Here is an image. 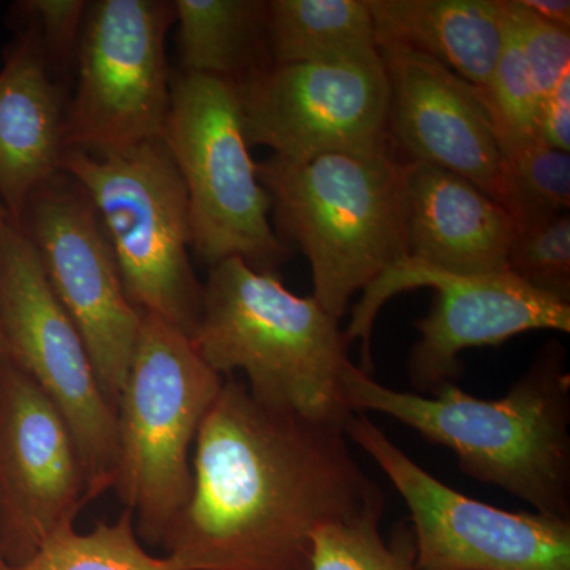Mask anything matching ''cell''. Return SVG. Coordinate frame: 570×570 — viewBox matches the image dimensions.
<instances>
[{"instance_id": "6da1fadb", "label": "cell", "mask_w": 570, "mask_h": 570, "mask_svg": "<svg viewBox=\"0 0 570 570\" xmlns=\"http://www.w3.org/2000/svg\"><path fill=\"white\" fill-rule=\"evenodd\" d=\"M193 472L163 547L179 570H311L318 528L384 515L343 423L266 406L234 376L198 430Z\"/></svg>"}, {"instance_id": "7a4b0ae2", "label": "cell", "mask_w": 570, "mask_h": 570, "mask_svg": "<svg viewBox=\"0 0 570 570\" xmlns=\"http://www.w3.org/2000/svg\"><path fill=\"white\" fill-rule=\"evenodd\" d=\"M344 397L354 412H379L459 456L471 479L523 499L538 513L570 520V374L566 348L550 341L498 400L456 384L433 395L379 384L348 363Z\"/></svg>"}, {"instance_id": "3957f363", "label": "cell", "mask_w": 570, "mask_h": 570, "mask_svg": "<svg viewBox=\"0 0 570 570\" xmlns=\"http://www.w3.org/2000/svg\"><path fill=\"white\" fill-rule=\"evenodd\" d=\"M190 340L220 376L245 371L247 389L266 406L343 425L354 414L344 397L351 360L340 321L314 296L292 294L276 273L239 257L209 266Z\"/></svg>"}, {"instance_id": "277c9868", "label": "cell", "mask_w": 570, "mask_h": 570, "mask_svg": "<svg viewBox=\"0 0 570 570\" xmlns=\"http://www.w3.org/2000/svg\"><path fill=\"white\" fill-rule=\"evenodd\" d=\"M404 164L393 149L257 163L277 238L306 255L313 296L337 321L356 292L407 258Z\"/></svg>"}, {"instance_id": "5b68a950", "label": "cell", "mask_w": 570, "mask_h": 570, "mask_svg": "<svg viewBox=\"0 0 570 570\" xmlns=\"http://www.w3.org/2000/svg\"><path fill=\"white\" fill-rule=\"evenodd\" d=\"M225 377L206 365L193 340L142 313L129 376L118 404L115 485L132 510L138 539L163 549L189 504V453Z\"/></svg>"}, {"instance_id": "8992f818", "label": "cell", "mask_w": 570, "mask_h": 570, "mask_svg": "<svg viewBox=\"0 0 570 570\" xmlns=\"http://www.w3.org/2000/svg\"><path fill=\"white\" fill-rule=\"evenodd\" d=\"M59 168L96 208L132 305L193 337L204 284L190 262L186 186L163 138L104 154L66 149Z\"/></svg>"}, {"instance_id": "52a82bcc", "label": "cell", "mask_w": 570, "mask_h": 570, "mask_svg": "<svg viewBox=\"0 0 570 570\" xmlns=\"http://www.w3.org/2000/svg\"><path fill=\"white\" fill-rule=\"evenodd\" d=\"M160 138L186 186L195 254L209 266L239 257L276 273L291 253L272 225V198L249 153L235 86L171 71Z\"/></svg>"}, {"instance_id": "ba28073f", "label": "cell", "mask_w": 570, "mask_h": 570, "mask_svg": "<svg viewBox=\"0 0 570 570\" xmlns=\"http://www.w3.org/2000/svg\"><path fill=\"white\" fill-rule=\"evenodd\" d=\"M0 337L11 362L61 411L94 501L115 485L118 415L85 341L52 292L39 253L20 225L0 232Z\"/></svg>"}, {"instance_id": "9c48e42d", "label": "cell", "mask_w": 570, "mask_h": 570, "mask_svg": "<svg viewBox=\"0 0 570 570\" xmlns=\"http://www.w3.org/2000/svg\"><path fill=\"white\" fill-rule=\"evenodd\" d=\"M174 24L171 0L89 2L63 148L104 154L163 137L171 89L165 41Z\"/></svg>"}, {"instance_id": "30bf717a", "label": "cell", "mask_w": 570, "mask_h": 570, "mask_svg": "<svg viewBox=\"0 0 570 570\" xmlns=\"http://www.w3.org/2000/svg\"><path fill=\"white\" fill-rule=\"evenodd\" d=\"M419 287L436 292L428 316L415 322L420 340L409 356V381L419 395L456 384L463 374L460 355L469 348L501 346L532 330L570 332V305L540 294L510 273L452 275L404 258L367 285L344 332L348 344L363 343L358 366L363 373L374 371L371 335L379 311L393 296Z\"/></svg>"}, {"instance_id": "8fae6325", "label": "cell", "mask_w": 570, "mask_h": 570, "mask_svg": "<svg viewBox=\"0 0 570 570\" xmlns=\"http://www.w3.org/2000/svg\"><path fill=\"white\" fill-rule=\"evenodd\" d=\"M344 433L406 502L417 570H570L569 519L508 512L450 489L365 412H354Z\"/></svg>"}, {"instance_id": "7c38bea8", "label": "cell", "mask_w": 570, "mask_h": 570, "mask_svg": "<svg viewBox=\"0 0 570 570\" xmlns=\"http://www.w3.org/2000/svg\"><path fill=\"white\" fill-rule=\"evenodd\" d=\"M20 227L36 246L48 283L80 332L105 395L116 407L142 313L126 294L96 208L80 184L59 170L32 195Z\"/></svg>"}, {"instance_id": "4fadbf2b", "label": "cell", "mask_w": 570, "mask_h": 570, "mask_svg": "<svg viewBox=\"0 0 570 570\" xmlns=\"http://www.w3.org/2000/svg\"><path fill=\"white\" fill-rule=\"evenodd\" d=\"M234 86L247 142L266 146L277 159L303 163L324 154L366 156L393 149L381 58L273 63Z\"/></svg>"}, {"instance_id": "5bb4252c", "label": "cell", "mask_w": 570, "mask_h": 570, "mask_svg": "<svg viewBox=\"0 0 570 570\" xmlns=\"http://www.w3.org/2000/svg\"><path fill=\"white\" fill-rule=\"evenodd\" d=\"M89 499L69 425L50 396L6 356L0 363V553L18 566L71 530Z\"/></svg>"}, {"instance_id": "9a60e30c", "label": "cell", "mask_w": 570, "mask_h": 570, "mask_svg": "<svg viewBox=\"0 0 570 570\" xmlns=\"http://www.w3.org/2000/svg\"><path fill=\"white\" fill-rule=\"evenodd\" d=\"M389 82V140L407 163L463 176L499 200L501 151L482 89L400 45H379ZM499 204V202H498Z\"/></svg>"}, {"instance_id": "2e32d148", "label": "cell", "mask_w": 570, "mask_h": 570, "mask_svg": "<svg viewBox=\"0 0 570 570\" xmlns=\"http://www.w3.org/2000/svg\"><path fill=\"white\" fill-rule=\"evenodd\" d=\"M407 261L452 275H504L512 216L463 176L423 163L404 164Z\"/></svg>"}, {"instance_id": "e0dca14e", "label": "cell", "mask_w": 570, "mask_h": 570, "mask_svg": "<svg viewBox=\"0 0 570 570\" xmlns=\"http://www.w3.org/2000/svg\"><path fill=\"white\" fill-rule=\"evenodd\" d=\"M67 104L39 37L20 22L0 69V198L13 224L21 225L32 195L61 170Z\"/></svg>"}, {"instance_id": "ac0fdd59", "label": "cell", "mask_w": 570, "mask_h": 570, "mask_svg": "<svg viewBox=\"0 0 570 570\" xmlns=\"http://www.w3.org/2000/svg\"><path fill=\"white\" fill-rule=\"evenodd\" d=\"M379 45L430 56L485 89L504 39L502 0H366Z\"/></svg>"}, {"instance_id": "d6986e66", "label": "cell", "mask_w": 570, "mask_h": 570, "mask_svg": "<svg viewBox=\"0 0 570 570\" xmlns=\"http://www.w3.org/2000/svg\"><path fill=\"white\" fill-rule=\"evenodd\" d=\"M181 73L239 85L273 66L268 0H174Z\"/></svg>"}, {"instance_id": "ffe728a7", "label": "cell", "mask_w": 570, "mask_h": 570, "mask_svg": "<svg viewBox=\"0 0 570 570\" xmlns=\"http://www.w3.org/2000/svg\"><path fill=\"white\" fill-rule=\"evenodd\" d=\"M266 36L276 66L381 58L366 0H268Z\"/></svg>"}, {"instance_id": "44dd1931", "label": "cell", "mask_w": 570, "mask_h": 570, "mask_svg": "<svg viewBox=\"0 0 570 570\" xmlns=\"http://www.w3.org/2000/svg\"><path fill=\"white\" fill-rule=\"evenodd\" d=\"M499 205L521 224L569 213L570 156L539 138L502 140Z\"/></svg>"}, {"instance_id": "7402d4cb", "label": "cell", "mask_w": 570, "mask_h": 570, "mask_svg": "<svg viewBox=\"0 0 570 570\" xmlns=\"http://www.w3.org/2000/svg\"><path fill=\"white\" fill-rule=\"evenodd\" d=\"M2 570H179L167 557L142 549L135 530L132 510L126 509L115 523L100 521L88 534L75 528L59 532L28 561Z\"/></svg>"}, {"instance_id": "603a6c76", "label": "cell", "mask_w": 570, "mask_h": 570, "mask_svg": "<svg viewBox=\"0 0 570 570\" xmlns=\"http://www.w3.org/2000/svg\"><path fill=\"white\" fill-rule=\"evenodd\" d=\"M379 521L381 517H365L318 528L311 570H417L409 521H400L389 540L382 538Z\"/></svg>"}, {"instance_id": "cb8c5ba5", "label": "cell", "mask_w": 570, "mask_h": 570, "mask_svg": "<svg viewBox=\"0 0 570 570\" xmlns=\"http://www.w3.org/2000/svg\"><path fill=\"white\" fill-rule=\"evenodd\" d=\"M508 272L540 294L570 305L569 213L515 224Z\"/></svg>"}, {"instance_id": "d4e9b609", "label": "cell", "mask_w": 570, "mask_h": 570, "mask_svg": "<svg viewBox=\"0 0 570 570\" xmlns=\"http://www.w3.org/2000/svg\"><path fill=\"white\" fill-rule=\"evenodd\" d=\"M504 9V39L483 99L493 118L498 141L538 137L539 94L521 51L515 24Z\"/></svg>"}, {"instance_id": "484cf974", "label": "cell", "mask_w": 570, "mask_h": 570, "mask_svg": "<svg viewBox=\"0 0 570 570\" xmlns=\"http://www.w3.org/2000/svg\"><path fill=\"white\" fill-rule=\"evenodd\" d=\"M88 0H24L17 3L18 20L39 37L48 69L58 82L77 67Z\"/></svg>"}, {"instance_id": "4316f807", "label": "cell", "mask_w": 570, "mask_h": 570, "mask_svg": "<svg viewBox=\"0 0 570 570\" xmlns=\"http://www.w3.org/2000/svg\"><path fill=\"white\" fill-rule=\"evenodd\" d=\"M540 102L570 71V31L542 20L520 0H504Z\"/></svg>"}, {"instance_id": "83f0119b", "label": "cell", "mask_w": 570, "mask_h": 570, "mask_svg": "<svg viewBox=\"0 0 570 570\" xmlns=\"http://www.w3.org/2000/svg\"><path fill=\"white\" fill-rule=\"evenodd\" d=\"M538 137L558 151H570V71L539 105Z\"/></svg>"}, {"instance_id": "f1b7e54d", "label": "cell", "mask_w": 570, "mask_h": 570, "mask_svg": "<svg viewBox=\"0 0 570 570\" xmlns=\"http://www.w3.org/2000/svg\"><path fill=\"white\" fill-rule=\"evenodd\" d=\"M527 9L538 14L551 24L560 26L570 31V2L569 0H520Z\"/></svg>"}, {"instance_id": "f546056e", "label": "cell", "mask_w": 570, "mask_h": 570, "mask_svg": "<svg viewBox=\"0 0 570 570\" xmlns=\"http://www.w3.org/2000/svg\"><path fill=\"white\" fill-rule=\"evenodd\" d=\"M10 214L7 212L6 205H3L2 198H0V232L3 230L7 224L10 223ZM6 351H3L2 337H0V363L6 358Z\"/></svg>"}, {"instance_id": "4dcf8cb0", "label": "cell", "mask_w": 570, "mask_h": 570, "mask_svg": "<svg viewBox=\"0 0 570 570\" xmlns=\"http://www.w3.org/2000/svg\"><path fill=\"white\" fill-rule=\"evenodd\" d=\"M7 562L3 560L2 553H0V570H2L3 566H6Z\"/></svg>"}]
</instances>
